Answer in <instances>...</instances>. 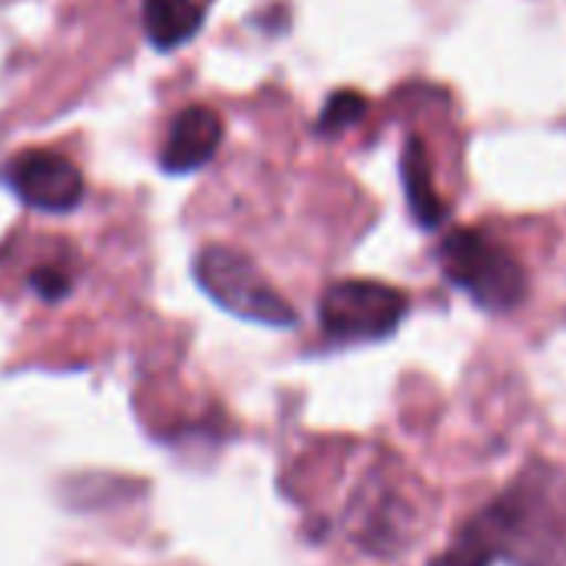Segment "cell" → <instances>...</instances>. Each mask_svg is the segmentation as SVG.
I'll use <instances>...</instances> for the list:
<instances>
[{"instance_id": "3", "label": "cell", "mask_w": 566, "mask_h": 566, "mask_svg": "<svg viewBox=\"0 0 566 566\" xmlns=\"http://www.w3.org/2000/svg\"><path fill=\"white\" fill-rule=\"evenodd\" d=\"M193 276L200 283V291L237 321L273 327V331H291L301 321L297 311L287 304V297L240 250L220 243L203 247L193 260Z\"/></svg>"}, {"instance_id": "6", "label": "cell", "mask_w": 566, "mask_h": 566, "mask_svg": "<svg viewBox=\"0 0 566 566\" xmlns=\"http://www.w3.org/2000/svg\"><path fill=\"white\" fill-rule=\"evenodd\" d=\"M220 140H223L220 114L203 104H190L170 120L157 164L164 174H174V177L197 174L213 160V154L220 150Z\"/></svg>"}, {"instance_id": "7", "label": "cell", "mask_w": 566, "mask_h": 566, "mask_svg": "<svg viewBox=\"0 0 566 566\" xmlns=\"http://www.w3.org/2000/svg\"><path fill=\"white\" fill-rule=\"evenodd\" d=\"M144 38L154 51L170 54L190 44L203 28V8L197 0H144L140 4Z\"/></svg>"}, {"instance_id": "9", "label": "cell", "mask_w": 566, "mask_h": 566, "mask_svg": "<svg viewBox=\"0 0 566 566\" xmlns=\"http://www.w3.org/2000/svg\"><path fill=\"white\" fill-rule=\"evenodd\" d=\"M367 114V97L357 91H337L327 97L321 117H317V134L324 137H337L344 130H350L354 124H360Z\"/></svg>"}, {"instance_id": "10", "label": "cell", "mask_w": 566, "mask_h": 566, "mask_svg": "<svg viewBox=\"0 0 566 566\" xmlns=\"http://www.w3.org/2000/svg\"><path fill=\"white\" fill-rule=\"evenodd\" d=\"M74 270L64 263H41L28 273V287L41 297V301H64L74 291Z\"/></svg>"}, {"instance_id": "4", "label": "cell", "mask_w": 566, "mask_h": 566, "mask_svg": "<svg viewBox=\"0 0 566 566\" xmlns=\"http://www.w3.org/2000/svg\"><path fill=\"white\" fill-rule=\"evenodd\" d=\"M407 311V294L390 283L337 280L321 297L317 321L331 344H377L397 334Z\"/></svg>"}, {"instance_id": "5", "label": "cell", "mask_w": 566, "mask_h": 566, "mask_svg": "<svg viewBox=\"0 0 566 566\" xmlns=\"http://www.w3.org/2000/svg\"><path fill=\"white\" fill-rule=\"evenodd\" d=\"M8 190L31 210L41 213H71L84 200L81 170L57 150H24L11 157L0 170Z\"/></svg>"}, {"instance_id": "1", "label": "cell", "mask_w": 566, "mask_h": 566, "mask_svg": "<svg viewBox=\"0 0 566 566\" xmlns=\"http://www.w3.org/2000/svg\"><path fill=\"white\" fill-rule=\"evenodd\" d=\"M566 566V486L536 467L480 506L430 566Z\"/></svg>"}, {"instance_id": "8", "label": "cell", "mask_w": 566, "mask_h": 566, "mask_svg": "<svg viewBox=\"0 0 566 566\" xmlns=\"http://www.w3.org/2000/svg\"><path fill=\"white\" fill-rule=\"evenodd\" d=\"M400 177H403V193L410 217L423 227L433 230L447 220V207L433 190V174H430V157L420 137H407L403 154H400Z\"/></svg>"}, {"instance_id": "2", "label": "cell", "mask_w": 566, "mask_h": 566, "mask_svg": "<svg viewBox=\"0 0 566 566\" xmlns=\"http://www.w3.org/2000/svg\"><path fill=\"white\" fill-rule=\"evenodd\" d=\"M440 270L476 307L506 314L526 297L523 263L493 237L476 227H457L440 243Z\"/></svg>"}]
</instances>
